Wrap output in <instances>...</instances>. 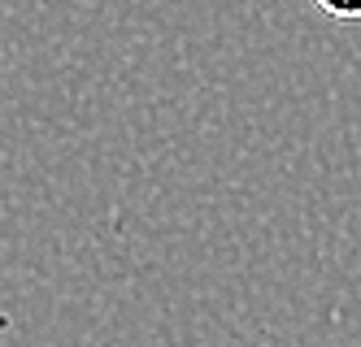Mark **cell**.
Segmentation results:
<instances>
[{
	"mask_svg": "<svg viewBox=\"0 0 361 347\" xmlns=\"http://www.w3.org/2000/svg\"><path fill=\"white\" fill-rule=\"evenodd\" d=\"M314 5L326 18H340V22H357L361 18V0H314Z\"/></svg>",
	"mask_w": 361,
	"mask_h": 347,
	"instance_id": "1",
	"label": "cell"
}]
</instances>
